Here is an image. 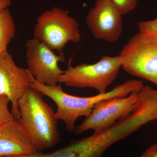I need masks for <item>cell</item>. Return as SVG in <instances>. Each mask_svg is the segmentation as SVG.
Masks as SVG:
<instances>
[{
  "mask_svg": "<svg viewBox=\"0 0 157 157\" xmlns=\"http://www.w3.org/2000/svg\"><path fill=\"white\" fill-rule=\"evenodd\" d=\"M43 96L29 87L17 102L18 120L38 151L53 147L60 140L59 120L53 108L43 100Z\"/></svg>",
  "mask_w": 157,
  "mask_h": 157,
  "instance_id": "obj_2",
  "label": "cell"
},
{
  "mask_svg": "<svg viewBox=\"0 0 157 157\" xmlns=\"http://www.w3.org/2000/svg\"><path fill=\"white\" fill-rule=\"evenodd\" d=\"M33 34L34 38L59 53L68 42L78 43L81 39L77 21L69 15V11L56 7L38 17Z\"/></svg>",
  "mask_w": 157,
  "mask_h": 157,
  "instance_id": "obj_4",
  "label": "cell"
},
{
  "mask_svg": "<svg viewBox=\"0 0 157 157\" xmlns=\"http://www.w3.org/2000/svg\"><path fill=\"white\" fill-rule=\"evenodd\" d=\"M15 33L14 19L9 9L0 11V54L8 52L7 48Z\"/></svg>",
  "mask_w": 157,
  "mask_h": 157,
  "instance_id": "obj_11",
  "label": "cell"
},
{
  "mask_svg": "<svg viewBox=\"0 0 157 157\" xmlns=\"http://www.w3.org/2000/svg\"><path fill=\"white\" fill-rule=\"evenodd\" d=\"M37 150L19 120L0 125V156L33 154Z\"/></svg>",
  "mask_w": 157,
  "mask_h": 157,
  "instance_id": "obj_10",
  "label": "cell"
},
{
  "mask_svg": "<svg viewBox=\"0 0 157 157\" xmlns=\"http://www.w3.org/2000/svg\"><path fill=\"white\" fill-rule=\"evenodd\" d=\"M138 28L140 33L157 41V17L151 20L139 21Z\"/></svg>",
  "mask_w": 157,
  "mask_h": 157,
  "instance_id": "obj_13",
  "label": "cell"
},
{
  "mask_svg": "<svg viewBox=\"0 0 157 157\" xmlns=\"http://www.w3.org/2000/svg\"><path fill=\"white\" fill-rule=\"evenodd\" d=\"M122 15L109 0H96L86 17V24L96 39L117 41L123 30Z\"/></svg>",
  "mask_w": 157,
  "mask_h": 157,
  "instance_id": "obj_9",
  "label": "cell"
},
{
  "mask_svg": "<svg viewBox=\"0 0 157 157\" xmlns=\"http://www.w3.org/2000/svg\"><path fill=\"white\" fill-rule=\"evenodd\" d=\"M139 92H133L126 97L112 98L98 103L90 115L76 127L74 132L80 134L90 130L98 132L107 128L133 111Z\"/></svg>",
  "mask_w": 157,
  "mask_h": 157,
  "instance_id": "obj_7",
  "label": "cell"
},
{
  "mask_svg": "<svg viewBox=\"0 0 157 157\" xmlns=\"http://www.w3.org/2000/svg\"><path fill=\"white\" fill-rule=\"evenodd\" d=\"M122 67L127 73L157 86V41L138 32L121 51Z\"/></svg>",
  "mask_w": 157,
  "mask_h": 157,
  "instance_id": "obj_5",
  "label": "cell"
},
{
  "mask_svg": "<svg viewBox=\"0 0 157 157\" xmlns=\"http://www.w3.org/2000/svg\"><path fill=\"white\" fill-rule=\"evenodd\" d=\"M122 15L128 14L137 7V0H109Z\"/></svg>",
  "mask_w": 157,
  "mask_h": 157,
  "instance_id": "obj_14",
  "label": "cell"
},
{
  "mask_svg": "<svg viewBox=\"0 0 157 157\" xmlns=\"http://www.w3.org/2000/svg\"><path fill=\"white\" fill-rule=\"evenodd\" d=\"M140 157H157V143L148 147Z\"/></svg>",
  "mask_w": 157,
  "mask_h": 157,
  "instance_id": "obj_16",
  "label": "cell"
},
{
  "mask_svg": "<svg viewBox=\"0 0 157 157\" xmlns=\"http://www.w3.org/2000/svg\"><path fill=\"white\" fill-rule=\"evenodd\" d=\"M122 65L120 55L103 56L95 63H83L75 67L70 62L58 82L70 87L94 89L99 94H104L115 80Z\"/></svg>",
  "mask_w": 157,
  "mask_h": 157,
  "instance_id": "obj_3",
  "label": "cell"
},
{
  "mask_svg": "<svg viewBox=\"0 0 157 157\" xmlns=\"http://www.w3.org/2000/svg\"><path fill=\"white\" fill-rule=\"evenodd\" d=\"M0 157H77L73 144H69L64 147L59 149L50 153H43L37 151L33 154L14 156H0Z\"/></svg>",
  "mask_w": 157,
  "mask_h": 157,
  "instance_id": "obj_12",
  "label": "cell"
},
{
  "mask_svg": "<svg viewBox=\"0 0 157 157\" xmlns=\"http://www.w3.org/2000/svg\"><path fill=\"white\" fill-rule=\"evenodd\" d=\"M32 77L28 69L17 67L8 52L0 54V95L10 100L12 104L11 112L16 119L20 118L17 102L30 87Z\"/></svg>",
  "mask_w": 157,
  "mask_h": 157,
  "instance_id": "obj_8",
  "label": "cell"
},
{
  "mask_svg": "<svg viewBox=\"0 0 157 157\" xmlns=\"http://www.w3.org/2000/svg\"><path fill=\"white\" fill-rule=\"evenodd\" d=\"M11 4V0H0V11L8 9Z\"/></svg>",
  "mask_w": 157,
  "mask_h": 157,
  "instance_id": "obj_17",
  "label": "cell"
},
{
  "mask_svg": "<svg viewBox=\"0 0 157 157\" xmlns=\"http://www.w3.org/2000/svg\"><path fill=\"white\" fill-rule=\"evenodd\" d=\"M10 102L7 97L0 95V125L14 118L8 108Z\"/></svg>",
  "mask_w": 157,
  "mask_h": 157,
  "instance_id": "obj_15",
  "label": "cell"
},
{
  "mask_svg": "<svg viewBox=\"0 0 157 157\" xmlns=\"http://www.w3.org/2000/svg\"><path fill=\"white\" fill-rule=\"evenodd\" d=\"M25 47L28 69L34 78L46 85H57L59 77L64 72L59 66V62L65 60L63 52L57 55L34 37L26 41Z\"/></svg>",
  "mask_w": 157,
  "mask_h": 157,
  "instance_id": "obj_6",
  "label": "cell"
},
{
  "mask_svg": "<svg viewBox=\"0 0 157 157\" xmlns=\"http://www.w3.org/2000/svg\"><path fill=\"white\" fill-rule=\"evenodd\" d=\"M144 84L141 80L132 79L118 85L111 90L89 97L71 95L64 91L61 85L48 86L40 83L32 76L30 87L39 91L51 99L56 104V115L63 121L69 132H74L76 121L78 118L90 115L95 106L104 100L118 97H124L133 92L139 91Z\"/></svg>",
  "mask_w": 157,
  "mask_h": 157,
  "instance_id": "obj_1",
  "label": "cell"
}]
</instances>
